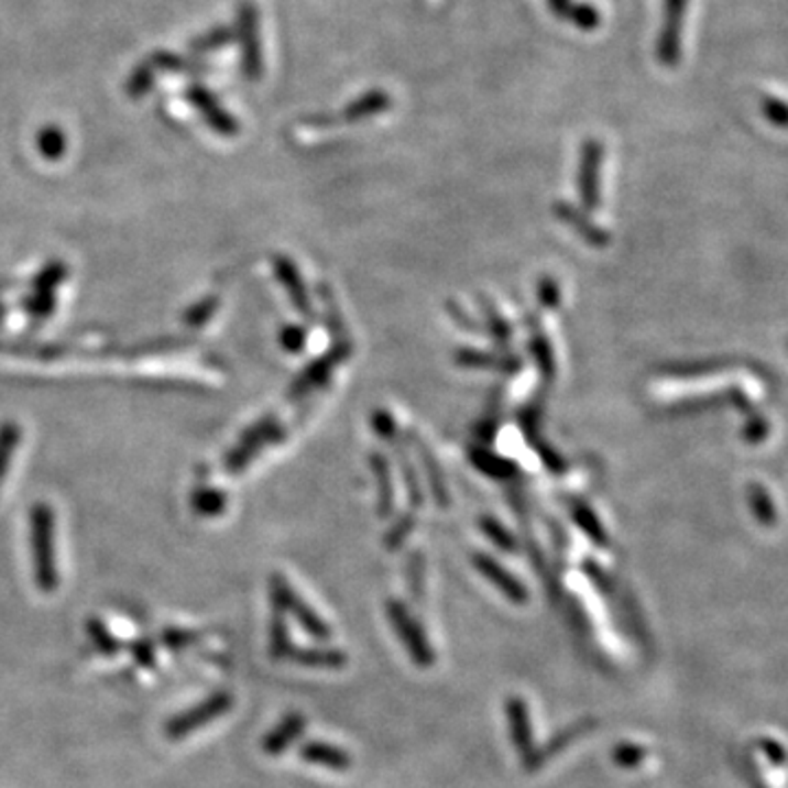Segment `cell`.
Returning <instances> with one entry per match:
<instances>
[{
  "instance_id": "6da1fadb",
  "label": "cell",
  "mask_w": 788,
  "mask_h": 788,
  "mask_svg": "<svg viewBox=\"0 0 788 788\" xmlns=\"http://www.w3.org/2000/svg\"><path fill=\"white\" fill-rule=\"evenodd\" d=\"M29 537L33 559V581L44 593L57 590V550H55V513L46 502H37L29 513Z\"/></svg>"
},
{
  "instance_id": "7a4b0ae2",
  "label": "cell",
  "mask_w": 788,
  "mask_h": 788,
  "mask_svg": "<svg viewBox=\"0 0 788 788\" xmlns=\"http://www.w3.org/2000/svg\"><path fill=\"white\" fill-rule=\"evenodd\" d=\"M234 705V697L226 690L212 692L210 697H206L201 703H197L194 708L176 714L167 725H165V734L169 741H183L189 734H194L197 730L210 725L212 721H217L219 716H223L228 710H232Z\"/></svg>"
},
{
  "instance_id": "3957f363",
  "label": "cell",
  "mask_w": 788,
  "mask_h": 788,
  "mask_svg": "<svg viewBox=\"0 0 788 788\" xmlns=\"http://www.w3.org/2000/svg\"><path fill=\"white\" fill-rule=\"evenodd\" d=\"M241 51H243V75L250 81H259L263 77V48L259 35V11L252 2H243L239 7V31Z\"/></svg>"
},
{
  "instance_id": "277c9868",
  "label": "cell",
  "mask_w": 788,
  "mask_h": 788,
  "mask_svg": "<svg viewBox=\"0 0 788 788\" xmlns=\"http://www.w3.org/2000/svg\"><path fill=\"white\" fill-rule=\"evenodd\" d=\"M272 600H274V606H281L283 611H292L311 637H316V639L331 637L329 626L294 591L289 590L285 579L278 574L272 577Z\"/></svg>"
},
{
  "instance_id": "5b68a950",
  "label": "cell",
  "mask_w": 788,
  "mask_h": 788,
  "mask_svg": "<svg viewBox=\"0 0 788 788\" xmlns=\"http://www.w3.org/2000/svg\"><path fill=\"white\" fill-rule=\"evenodd\" d=\"M391 620L394 631L401 637V642L407 646L409 657L418 664V668H429L434 664V653L425 639V635L418 631L416 622L407 615V611L398 604H391Z\"/></svg>"
},
{
  "instance_id": "8992f818",
  "label": "cell",
  "mask_w": 788,
  "mask_h": 788,
  "mask_svg": "<svg viewBox=\"0 0 788 788\" xmlns=\"http://www.w3.org/2000/svg\"><path fill=\"white\" fill-rule=\"evenodd\" d=\"M506 714H508V723H511L513 745H515V749L519 752V756L524 758V765H526L535 754L533 723H530L526 701L522 697H511V701L506 703Z\"/></svg>"
},
{
  "instance_id": "52a82bcc",
  "label": "cell",
  "mask_w": 788,
  "mask_h": 788,
  "mask_svg": "<svg viewBox=\"0 0 788 788\" xmlns=\"http://www.w3.org/2000/svg\"><path fill=\"white\" fill-rule=\"evenodd\" d=\"M189 99L194 101V106L204 114L206 123H208L215 132H219V134H223V136H232V134L239 132V121H237L230 112H226V110L219 106V101L215 99V95H210L208 90L196 86L194 90H189Z\"/></svg>"
},
{
  "instance_id": "ba28073f",
  "label": "cell",
  "mask_w": 788,
  "mask_h": 788,
  "mask_svg": "<svg viewBox=\"0 0 788 788\" xmlns=\"http://www.w3.org/2000/svg\"><path fill=\"white\" fill-rule=\"evenodd\" d=\"M548 9L581 31H595L602 24V13L595 4L585 0H546Z\"/></svg>"
},
{
  "instance_id": "9c48e42d",
  "label": "cell",
  "mask_w": 788,
  "mask_h": 788,
  "mask_svg": "<svg viewBox=\"0 0 788 788\" xmlns=\"http://www.w3.org/2000/svg\"><path fill=\"white\" fill-rule=\"evenodd\" d=\"M683 7H686V0H666V11H668V18H666V26H664V33L659 37V44H657V57L661 64H675L677 57H679V24H681V13H683Z\"/></svg>"
},
{
  "instance_id": "30bf717a",
  "label": "cell",
  "mask_w": 788,
  "mask_h": 788,
  "mask_svg": "<svg viewBox=\"0 0 788 788\" xmlns=\"http://www.w3.org/2000/svg\"><path fill=\"white\" fill-rule=\"evenodd\" d=\"M303 730H305V719H303V714H296V712H292V714H287L267 736H265V741H263V752L267 754V756H281L300 734H303Z\"/></svg>"
},
{
  "instance_id": "8fae6325",
  "label": "cell",
  "mask_w": 788,
  "mask_h": 788,
  "mask_svg": "<svg viewBox=\"0 0 788 788\" xmlns=\"http://www.w3.org/2000/svg\"><path fill=\"white\" fill-rule=\"evenodd\" d=\"M393 108V97L386 92V90H369L364 92L362 97H358L355 101H351L344 112L340 114V119H344L347 123L351 121H362V119H369V117H375V114H382L386 110Z\"/></svg>"
},
{
  "instance_id": "7c38bea8",
  "label": "cell",
  "mask_w": 788,
  "mask_h": 788,
  "mask_svg": "<svg viewBox=\"0 0 788 788\" xmlns=\"http://www.w3.org/2000/svg\"><path fill=\"white\" fill-rule=\"evenodd\" d=\"M300 758L311 763V765H320V767H327V769H333V771H347L353 767V758L336 747V745H329V743H307L300 747Z\"/></svg>"
},
{
  "instance_id": "4fadbf2b",
  "label": "cell",
  "mask_w": 788,
  "mask_h": 788,
  "mask_svg": "<svg viewBox=\"0 0 788 788\" xmlns=\"http://www.w3.org/2000/svg\"><path fill=\"white\" fill-rule=\"evenodd\" d=\"M287 659H294L296 664L307 668H329V670H340L349 661L342 650H333V648H292L287 653Z\"/></svg>"
},
{
  "instance_id": "5bb4252c",
  "label": "cell",
  "mask_w": 788,
  "mask_h": 788,
  "mask_svg": "<svg viewBox=\"0 0 788 788\" xmlns=\"http://www.w3.org/2000/svg\"><path fill=\"white\" fill-rule=\"evenodd\" d=\"M590 727H593V721H583V723H577V725L568 727L563 734H559L555 741H550L548 747L544 749V754H537L526 767H528V769H537V767L546 765L555 754H559L563 747H568L570 743H574V741H577L585 730H590Z\"/></svg>"
},
{
  "instance_id": "9a60e30c",
  "label": "cell",
  "mask_w": 788,
  "mask_h": 788,
  "mask_svg": "<svg viewBox=\"0 0 788 788\" xmlns=\"http://www.w3.org/2000/svg\"><path fill=\"white\" fill-rule=\"evenodd\" d=\"M86 633H88L92 646H95L101 655H106V657H112V655H117V653L123 650V644L106 628V624H103L99 617H90V620L86 622Z\"/></svg>"
},
{
  "instance_id": "2e32d148",
  "label": "cell",
  "mask_w": 788,
  "mask_h": 788,
  "mask_svg": "<svg viewBox=\"0 0 788 788\" xmlns=\"http://www.w3.org/2000/svg\"><path fill=\"white\" fill-rule=\"evenodd\" d=\"M292 650L289 633L285 624V611L281 606H274V620L270 626V655L274 659H287V653Z\"/></svg>"
},
{
  "instance_id": "e0dca14e",
  "label": "cell",
  "mask_w": 788,
  "mask_h": 788,
  "mask_svg": "<svg viewBox=\"0 0 788 788\" xmlns=\"http://www.w3.org/2000/svg\"><path fill=\"white\" fill-rule=\"evenodd\" d=\"M480 568H482V572H484L500 590L506 593V598H511L513 602L519 604V602H526V600H528L524 588H522L517 581H513L511 577H506V572H504L502 568H497L495 563H491L489 559H480Z\"/></svg>"
},
{
  "instance_id": "ac0fdd59",
  "label": "cell",
  "mask_w": 788,
  "mask_h": 788,
  "mask_svg": "<svg viewBox=\"0 0 788 788\" xmlns=\"http://www.w3.org/2000/svg\"><path fill=\"white\" fill-rule=\"evenodd\" d=\"M20 438H22L20 425H15V423H11V420H4V423L0 425V486H2L4 475H7V471H9L13 451H15V447L20 445Z\"/></svg>"
},
{
  "instance_id": "d6986e66",
  "label": "cell",
  "mask_w": 788,
  "mask_h": 788,
  "mask_svg": "<svg viewBox=\"0 0 788 788\" xmlns=\"http://www.w3.org/2000/svg\"><path fill=\"white\" fill-rule=\"evenodd\" d=\"M68 267L64 261H48L31 283V292H55L66 281Z\"/></svg>"
},
{
  "instance_id": "ffe728a7",
  "label": "cell",
  "mask_w": 788,
  "mask_h": 788,
  "mask_svg": "<svg viewBox=\"0 0 788 788\" xmlns=\"http://www.w3.org/2000/svg\"><path fill=\"white\" fill-rule=\"evenodd\" d=\"M191 506L201 517H217L226 508V495L217 489H197L191 495Z\"/></svg>"
},
{
  "instance_id": "44dd1931",
  "label": "cell",
  "mask_w": 788,
  "mask_h": 788,
  "mask_svg": "<svg viewBox=\"0 0 788 788\" xmlns=\"http://www.w3.org/2000/svg\"><path fill=\"white\" fill-rule=\"evenodd\" d=\"M57 307V294L55 292H31L24 300V311L33 320H46Z\"/></svg>"
},
{
  "instance_id": "7402d4cb",
  "label": "cell",
  "mask_w": 788,
  "mask_h": 788,
  "mask_svg": "<svg viewBox=\"0 0 788 788\" xmlns=\"http://www.w3.org/2000/svg\"><path fill=\"white\" fill-rule=\"evenodd\" d=\"M37 147L46 161H57L66 150V139L57 128H46L37 139Z\"/></svg>"
},
{
  "instance_id": "603a6c76",
  "label": "cell",
  "mask_w": 788,
  "mask_h": 788,
  "mask_svg": "<svg viewBox=\"0 0 788 788\" xmlns=\"http://www.w3.org/2000/svg\"><path fill=\"white\" fill-rule=\"evenodd\" d=\"M161 639H163V644H165L169 650L176 653V650H185V648H189L191 644H196L197 639H199V633L189 631V628L167 626V628L163 631Z\"/></svg>"
},
{
  "instance_id": "cb8c5ba5",
  "label": "cell",
  "mask_w": 788,
  "mask_h": 788,
  "mask_svg": "<svg viewBox=\"0 0 788 788\" xmlns=\"http://www.w3.org/2000/svg\"><path fill=\"white\" fill-rule=\"evenodd\" d=\"M217 307H219V298H217V296H208V298L199 300L194 307L187 309V314H185V325H189V327H201L204 322H208V320L212 318V314H215Z\"/></svg>"
},
{
  "instance_id": "d4e9b609",
  "label": "cell",
  "mask_w": 788,
  "mask_h": 788,
  "mask_svg": "<svg viewBox=\"0 0 788 788\" xmlns=\"http://www.w3.org/2000/svg\"><path fill=\"white\" fill-rule=\"evenodd\" d=\"M234 40H237V35H234V31H232V29H228V26H219V29H215L212 33H208V35H204L201 40L194 42V48L199 51V53H206V51H217V48H221V46L232 44Z\"/></svg>"
},
{
  "instance_id": "484cf974",
  "label": "cell",
  "mask_w": 788,
  "mask_h": 788,
  "mask_svg": "<svg viewBox=\"0 0 788 788\" xmlns=\"http://www.w3.org/2000/svg\"><path fill=\"white\" fill-rule=\"evenodd\" d=\"M130 650H132V657H134V661L139 666H143V668H154L156 666V644H154V639L141 637V639H136L132 644Z\"/></svg>"
},
{
  "instance_id": "4316f807",
  "label": "cell",
  "mask_w": 788,
  "mask_h": 788,
  "mask_svg": "<svg viewBox=\"0 0 788 788\" xmlns=\"http://www.w3.org/2000/svg\"><path fill=\"white\" fill-rule=\"evenodd\" d=\"M613 758L620 767H635L642 760V749L635 745H620L613 752Z\"/></svg>"
}]
</instances>
